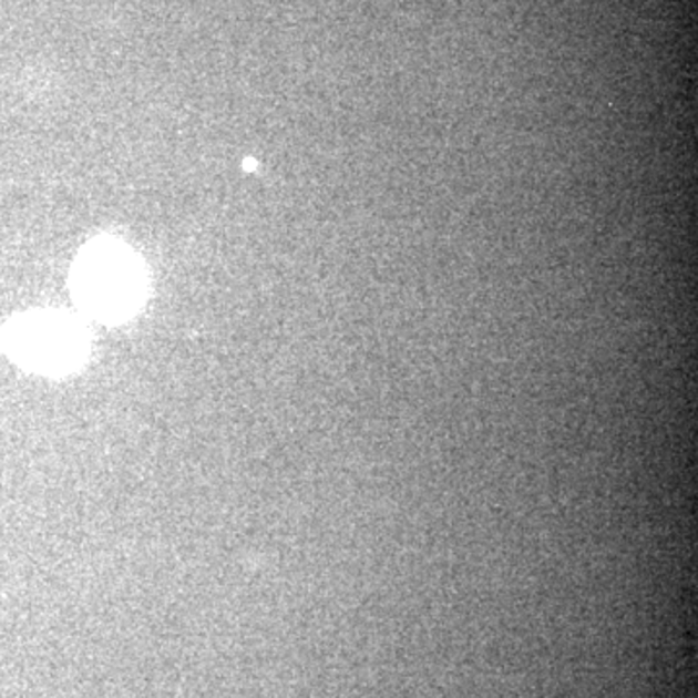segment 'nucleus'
I'll use <instances>...</instances> for the list:
<instances>
[{"mask_svg": "<svg viewBox=\"0 0 698 698\" xmlns=\"http://www.w3.org/2000/svg\"><path fill=\"white\" fill-rule=\"evenodd\" d=\"M74 284L84 307L105 320L129 317L144 291L140 264L113 243L85 248L74 270Z\"/></svg>", "mask_w": 698, "mask_h": 698, "instance_id": "f257e3e1", "label": "nucleus"}, {"mask_svg": "<svg viewBox=\"0 0 698 698\" xmlns=\"http://www.w3.org/2000/svg\"><path fill=\"white\" fill-rule=\"evenodd\" d=\"M8 351L25 367L41 372H66L82 363L85 336L69 318L49 312L23 317L10 326Z\"/></svg>", "mask_w": 698, "mask_h": 698, "instance_id": "f03ea898", "label": "nucleus"}]
</instances>
